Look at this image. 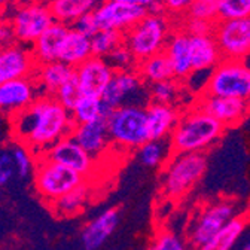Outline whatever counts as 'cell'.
I'll list each match as a JSON object with an SVG mask.
<instances>
[{
	"label": "cell",
	"instance_id": "6da1fadb",
	"mask_svg": "<svg viewBox=\"0 0 250 250\" xmlns=\"http://www.w3.org/2000/svg\"><path fill=\"white\" fill-rule=\"evenodd\" d=\"M11 128L15 142L28 147L35 158H39L61 139L72 136L75 122L70 112L54 97L41 96L11 118Z\"/></svg>",
	"mask_w": 250,
	"mask_h": 250
},
{
	"label": "cell",
	"instance_id": "7a4b0ae2",
	"mask_svg": "<svg viewBox=\"0 0 250 250\" xmlns=\"http://www.w3.org/2000/svg\"><path fill=\"white\" fill-rule=\"evenodd\" d=\"M225 131L224 125L197 106L180 115L177 127L170 136L173 153H197L211 147Z\"/></svg>",
	"mask_w": 250,
	"mask_h": 250
},
{
	"label": "cell",
	"instance_id": "3957f363",
	"mask_svg": "<svg viewBox=\"0 0 250 250\" xmlns=\"http://www.w3.org/2000/svg\"><path fill=\"white\" fill-rule=\"evenodd\" d=\"M173 28V20L168 15L164 12H149L127 33H124V45L139 64L166 49Z\"/></svg>",
	"mask_w": 250,
	"mask_h": 250
},
{
	"label": "cell",
	"instance_id": "277c9868",
	"mask_svg": "<svg viewBox=\"0 0 250 250\" xmlns=\"http://www.w3.org/2000/svg\"><path fill=\"white\" fill-rule=\"evenodd\" d=\"M107 128L112 146L125 152L139 149L149 142L146 109L134 104H124L112 110L107 118Z\"/></svg>",
	"mask_w": 250,
	"mask_h": 250
},
{
	"label": "cell",
	"instance_id": "5b68a950",
	"mask_svg": "<svg viewBox=\"0 0 250 250\" xmlns=\"http://www.w3.org/2000/svg\"><path fill=\"white\" fill-rule=\"evenodd\" d=\"M206 168L207 158L204 152L173 153L163 173V192L171 200L183 197L203 177Z\"/></svg>",
	"mask_w": 250,
	"mask_h": 250
},
{
	"label": "cell",
	"instance_id": "8992f818",
	"mask_svg": "<svg viewBox=\"0 0 250 250\" xmlns=\"http://www.w3.org/2000/svg\"><path fill=\"white\" fill-rule=\"evenodd\" d=\"M200 94L250 100V67L238 60H222L211 70Z\"/></svg>",
	"mask_w": 250,
	"mask_h": 250
},
{
	"label": "cell",
	"instance_id": "52a82bcc",
	"mask_svg": "<svg viewBox=\"0 0 250 250\" xmlns=\"http://www.w3.org/2000/svg\"><path fill=\"white\" fill-rule=\"evenodd\" d=\"M86 179L88 177L81 173L43 158V156L36 160L35 188L36 192L49 204L76 189L78 186L86 182Z\"/></svg>",
	"mask_w": 250,
	"mask_h": 250
},
{
	"label": "cell",
	"instance_id": "ba28073f",
	"mask_svg": "<svg viewBox=\"0 0 250 250\" xmlns=\"http://www.w3.org/2000/svg\"><path fill=\"white\" fill-rule=\"evenodd\" d=\"M213 38L217 42L224 60L243 61L250 55V17L216 21Z\"/></svg>",
	"mask_w": 250,
	"mask_h": 250
},
{
	"label": "cell",
	"instance_id": "9c48e42d",
	"mask_svg": "<svg viewBox=\"0 0 250 250\" xmlns=\"http://www.w3.org/2000/svg\"><path fill=\"white\" fill-rule=\"evenodd\" d=\"M9 21L12 25L15 42L31 46L55 22V18L49 6L41 3H30L17 9Z\"/></svg>",
	"mask_w": 250,
	"mask_h": 250
},
{
	"label": "cell",
	"instance_id": "30bf717a",
	"mask_svg": "<svg viewBox=\"0 0 250 250\" xmlns=\"http://www.w3.org/2000/svg\"><path fill=\"white\" fill-rule=\"evenodd\" d=\"M146 14H149V11L145 8L122 3L118 0H104L94 11L100 30H115L119 33H127Z\"/></svg>",
	"mask_w": 250,
	"mask_h": 250
},
{
	"label": "cell",
	"instance_id": "8fae6325",
	"mask_svg": "<svg viewBox=\"0 0 250 250\" xmlns=\"http://www.w3.org/2000/svg\"><path fill=\"white\" fill-rule=\"evenodd\" d=\"M38 61L27 45L14 42L0 49V85L11 81L31 78L36 72Z\"/></svg>",
	"mask_w": 250,
	"mask_h": 250
},
{
	"label": "cell",
	"instance_id": "7c38bea8",
	"mask_svg": "<svg viewBox=\"0 0 250 250\" xmlns=\"http://www.w3.org/2000/svg\"><path fill=\"white\" fill-rule=\"evenodd\" d=\"M216 121H219L225 128H232L241 124L250 113V100L231 99V97H214L200 94L195 104Z\"/></svg>",
	"mask_w": 250,
	"mask_h": 250
},
{
	"label": "cell",
	"instance_id": "4fadbf2b",
	"mask_svg": "<svg viewBox=\"0 0 250 250\" xmlns=\"http://www.w3.org/2000/svg\"><path fill=\"white\" fill-rule=\"evenodd\" d=\"M232 214L234 206L228 201L211 204L206 210H203L189 232L191 246L200 249L203 244H206L231 221Z\"/></svg>",
	"mask_w": 250,
	"mask_h": 250
},
{
	"label": "cell",
	"instance_id": "5bb4252c",
	"mask_svg": "<svg viewBox=\"0 0 250 250\" xmlns=\"http://www.w3.org/2000/svg\"><path fill=\"white\" fill-rule=\"evenodd\" d=\"M42 156L57 164L69 167L85 177H89L91 173L94 171V167H96V160L72 136L61 139L58 143L49 147Z\"/></svg>",
	"mask_w": 250,
	"mask_h": 250
},
{
	"label": "cell",
	"instance_id": "9a60e30c",
	"mask_svg": "<svg viewBox=\"0 0 250 250\" xmlns=\"http://www.w3.org/2000/svg\"><path fill=\"white\" fill-rule=\"evenodd\" d=\"M41 97L35 78H22L0 85V113L15 116Z\"/></svg>",
	"mask_w": 250,
	"mask_h": 250
},
{
	"label": "cell",
	"instance_id": "2e32d148",
	"mask_svg": "<svg viewBox=\"0 0 250 250\" xmlns=\"http://www.w3.org/2000/svg\"><path fill=\"white\" fill-rule=\"evenodd\" d=\"M110 62L102 57H91L76 67V79L81 85L83 96L102 97L106 86L115 75Z\"/></svg>",
	"mask_w": 250,
	"mask_h": 250
},
{
	"label": "cell",
	"instance_id": "e0dca14e",
	"mask_svg": "<svg viewBox=\"0 0 250 250\" xmlns=\"http://www.w3.org/2000/svg\"><path fill=\"white\" fill-rule=\"evenodd\" d=\"M164 52L171 62L174 79L180 82L189 79V76L194 73V69L189 48V33L183 27L179 25L177 28H173Z\"/></svg>",
	"mask_w": 250,
	"mask_h": 250
},
{
	"label": "cell",
	"instance_id": "ac0fdd59",
	"mask_svg": "<svg viewBox=\"0 0 250 250\" xmlns=\"http://www.w3.org/2000/svg\"><path fill=\"white\" fill-rule=\"evenodd\" d=\"M72 137L92 156L94 160L104 155L107 149L112 146L107 119L102 118L89 124L75 125L72 131Z\"/></svg>",
	"mask_w": 250,
	"mask_h": 250
},
{
	"label": "cell",
	"instance_id": "d6986e66",
	"mask_svg": "<svg viewBox=\"0 0 250 250\" xmlns=\"http://www.w3.org/2000/svg\"><path fill=\"white\" fill-rule=\"evenodd\" d=\"M142 83L143 81L136 69L116 70L103 92L102 100L109 109L115 110L124 106L125 99L131 96V94H134L142 86Z\"/></svg>",
	"mask_w": 250,
	"mask_h": 250
},
{
	"label": "cell",
	"instance_id": "ffe728a7",
	"mask_svg": "<svg viewBox=\"0 0 250 250\" xmlns=\"http://www.w3.org/2000/svg\"><path fill=\"white\" fill-rule=\"evenodd\" d=\"M75 76H76V69L60 60L38 64L36 72L33 75L39 86L41 96H51V97H54V94Z\"/></svg>",
	"mask_w": 250,
	"mask_h": 250
},
{
	"label": "cell",
	"instance_id": "44dd1931",
	"mask_svg": "<svg viewBox=\"0 0 250 250\" xmlns=\"http://www.w3.org/2000/svg\"><path fill=\"white\" fill-rule=\"evenodd\" d=\"M146 115L150 140H164L171 136L180 119V113L173 104L150 103L146 107Z\"/></svg>",
	"mask_w": 250,
	"mask_h": 250
},
{
	"label": "cell",
	"instance_id": "7402d4cb",
	"mask_svg": "<svg viewBox=\"0 0 250 250\" xmlns=\"http://www.w3.org/2000/svg\"><path fill=\"white\" fill-rule=\"evenodd\" d=\"M189 48L194 73L213 70L224 60L213 35H189Z\"/></svg>",
	"mask_w": 250,
	"mask_h": 250
},
{
	"label": "cell",
	"instance_id": "603a6c76",
	"mask_svg": "<svg viewBox=\"0 0 250 250\" xmlns=\"http://www.w3.org/2000/svg\"><path fill=\"white\" fill-rule=\"evenodd\" d=\"M69 33V27L61 22H54L45 33L31 45V52H33L38 64L49 61L60 60L62 43L66 41V36Z\"/></svg>",
	"mask_w": 250,
	"mask_h": 250
},
{
	"label": "cell",
	"instance_id": "cb8c5ba5",
	"mask_svg": "<svg viewBox=\"0 0 250 250\" xmlns=\"http://www.w3.org/2000/svg\"><path fill=\"white\" fill-rule=\"evenodd\" d=\"M119 222V213L116 208L103 211L99 217L91 221L82 231V244L85 250H97L112 235Z\"/></svg>",
	"mask_w": 250,
	"mask_h": 250
},
{
	"label": "cell",
	"instance_id": "d4e9b609",
	"mask_svg": "<svg viewBox=\"0 0 250 250\" xmlns=\"http://www.w3.org/2000/svg\"><path fill=\"white\" fill-rule=\"evenodd\" d=\"M104 0H51L48 5L55 21L61 24H75L82 17L96 11Z\"/></svg>",
	"mask_w": 250,
	"mask_h": 250
},
{
	"label": "cell",
	"instance_id": "484cf974",
	"mask_svg": "<svg viewBox=\"0 0 250 250\" xmlns=\"http://www.w3.org/2000/svg\"><path fill=\"white\" fill-rule=\"evenodd\" d=\"M92 57V48H91V38L85 36L76 28L70 27L69 33L66 36V41L62 43L60 61L66 62L69 66H73L75 69L85 62L88 58Z\"/></svg>",
	"mask_w": 250,
	"mask_h": 250
},
{
	"label": "cell",
	"instance_id": "4316f807",
	"mask_svg": "<svg viewBox=\"0 0 250 250\" xmlns=\"http://www.w3.org/2000/svg\"><path fill=\"white\" fill-rule=\"evenodd\" d=\"M136 70L140 75L142 81L149 85L158 83L163 81H168V79H174L171 62L164 51L139 62Z\"/></svg>",
	"mask_w": 250,
	"mask_h": 250
},
{
	"label": "cell",
	"instance_id": "83f0119b",
	"mask_svg": "<svg viewBox=\"0 0 250 250\" xmlns=\"http://www.w3.org/2000/svg\"><path fill=\"white\" fill-rule=\"evenodd\" d=\"M112 109H109L103 103L102 97H92V96H83L70 112L75 125L89 124L102 118L107 119Z\"/></svg>",
	"mask_w": 250,
	"mask_h": 250
},
{
	"label": "cell",
	"instance_id": "f1b7e54d",
	"mask_svg": "<svg viewBox=\"0 0 250 250\" xmlns=\"http://www.w3.org/2000/svg\"><path fill=\"white\" fill-rule=\"evenodd\" d=\"M89 197L91 188L88 182H85L81 186H78L76 189L51 203V207L57 216H76L89 201Z\"/></svg>",
	"mask_w": 250,
	"mask_h": 250
},
{
	"label": "cell",
	"instance_id": "f546056e",
	"mask_svg": "<svg viewBox=\"0 0 250 250\" xmlns=\"http://www.w3.org/2000/svg\"><path fill=\"white\" fill-rule=\"evenodd\" d=\"M244 228H246L244 217H232L213 238H210L206 244H203L197 250H231V247L243 234Z\"/></svg>",
	"mask_w": 250,
	"mask_h": 250
},
{
	"label": "cell",
	"instance_id": "4dcf8cb0",
	"mask_svg": "<svg viewBox=\"0 0 250 250\" xmlns=\"http://www.w3.org/2000/svg\"><path fill=\"white\" fill-rule=\"evenodd\" d=\"M124 45V33L115 30H99L91 38V48L94 57L107 58L115 49Z\"/></svg>",
	"mask_w": 250,
	"mask_h": 250
},
{
	"label": "cell",
	"instance_id": "1f68e13d",
	"mask_svg": "<svg viewBox=\"0 0 250 250\" xmlns=\"http://www.w3.org/2000/svg\"><path fill=\"white\" fill-rule=\"evenodd\" d=\"M170 145H166L164 140H149L137 149L139 161L145 167H158L168 161Z\"/></svg>",
	"mask_w": 250,
	"mask_h": 250
},
{
	"label": "cell",
	"instance_id": "d6a6232c",
	"mask_svg": "<svg viewBox=\"0 0 250 250\" xmlns=\"http://www.w3.org/2000/svg\"><path fill=\"white\" fill-rule=\"evenodd\" d=\"M250 17V0H217V21Z\"/></svg>",
	"mask_w": 250,
	"mask_h": 250
},
{
	"label": "cell",
	"instance_id": "836d02e7",
	"mask_svg": "<svg viewBox=\"0 0 250 250\" xmlns=\"http://www.w3.org/2000/svg\"><path fill=\"white\" fill-rule=\"evenodd\" d=\"M180 83L182 82L177 79H168V81H163V82L150 85L149 96H150L152 103L173 104L179 96Z\"/></svg>",
	"mask_w": 250,
	"mask_h": 250
},
{
	"label": "cell",
	"instance_id": "e575fe53",
	"mask_svg": "<svg viewBox=\"0 0 250 250\" xmlns=\"http://www.w3.org/2000/svg\"><path fill=\"white\" fill-rule=\"evenodd\" d=\"M83 97V92L81 89V85L75 78H72L70 81H67L64 85H62L55 94H54V99L64 107L69 112L73 110V107L78 104V102Z\"/></svg>",
	"mask_w": 250,
	"mask_h": 250
},
{
	"label": "cell",
	"instance_id": "d590c367",
	"mask_svg": "<svg viewBox=\"0 0 250 250\" xmlns=\"http://www.w3.org/2000/svg\"><path fill=\"white\" fill-rule=\"evenodd\" d=\"M11 153L14 156V163H15V168H17L18 176L27 177L31 171L35 170L38 158H33L35 153L31 152L28 147H25L22 145H17Z\"/></svg>",
	"mask_w": 250,
	"mask_h": 250
},
{
	"label": "cell",
	"instance_id": "8d00e7d4",
	"mask_svg": "<svg viewBox=\"0 0 250 250\" xmlns=\"http://www.w3.org/2000/svg\"><path fill=\"white\" fill-rule=\"evenodd\" d=\"M186 17L216 22L217 21V0H194V3L191 5Z\"/></svg>",
	"mask_w": 250,
	"mask_h": 250
},
{
	"label": "cell",
	"instance_id": "74e56055",
	"mask_svg": "<svg viewBox=\"0 0 250 250\" xmlns=\"http://www.w3.org/2000/svg\"><path fill=\"white\" fill-rule=\"evenodd\" d=\"M147 250H186L183 241L170 231H161L155 235Z\"/></svg>",
	"mask_w": 250,
	"mask_h": 250
},
{
	"label": "cell",
	"instance_id": "f35d334b",
	"mask_svg": "<svg viewBox=\"0 0 250 250\" xmlns=\"http://www.w3.org/2000/svg\"><path fill=\"white\" fill-rule=\"evenodd\" d=\"M110 66L115 70H128V69H136L137 62L134 60V57L131 55V52L125 48V45H121L118 49H115L107 58H106Z\"/></svg>",
	"mask_w": 250,
	"mask_h": 250
},
{
	"label": "cell",
	"instance_id": "ab89813d",
	"mask_svg": "<svg viewBox=\"0 0 250 250\" xmlns=\"http://www.w3.org/2000/svg\"><path fill=\"white\" fill-rule=\"evenodd\" d=\"M194 3V0H161V8L166 15H168L171 20L174 17L182 20L188 15L191 5Z\"/></svg>",
	"mask_w": 250,
	"mask_h": 250
},
{
	"label": "cell",
	"instance_id": "60d3db41",
	"mask_svg": "<svg viewBox=\"0 0 250 250\" xmlns=\"http://www.w3.org/2000/svg\"><path fill=\"white\" fill-rule=\"evenodd\" d=\"M180 22H182L180 27H183L191 36H194V35H213L214 22H211V21H204V20L186 17Z\"/></svg>",
	"mask_w": 250,
	"mask_h": 250
},
{
	"label": "cell",
	"instance_id": "b9f144b4",
	"mask_svg": "<svg viewBox=\"0 0 250 250\" xmlns=\"http://www.w3.org/2000/svg\"><path fill=\"white\" fill-rule=\"evenodd\" d=\"M17 171L12 153L0 155V186H5Z\"/></svg>",
	"mask_w": 250,
	"mask_h": 250
},
{
	"label": "cell",
	"instance_id": "7bdbcfd3",
	"mask_svg": "<svg viewBox=\"0 0 250 250\" xmlns=\"http://www.w3.org/2000/svg\"><path fill=\"white\" fill-rule=\"evenodd\" d=\"M72 27L76 28L78 31H81V33H83V35L88 36V38H92V36L96 35L97 31L100 30V27H99V24H97V20H96V17H94V12H91V14L82 17V18L78 20Z\"/></svg>",
	"mask_w": 250,
	"mask_h": 250
},
{
	"label": "cell",
	"instance_id": "ee69618b",
	"mask_svg": "<svg viewBox=\"0 0 250 250\" xmlns=\"http://www.w3.org/2000/svg\"><path fill=\"white\" fill-rule=\"evenodd\" d=\"M15 42V36L12 31V25L11 21L0 17V49L11 45Z\"/></svg>",
	"mask_w": 250,
	"mask_h": 250
},
{
	"label": "cell",
	"instance_id": "f6af8a7d",
	"mask_svg": "<svg viewBox=\"0 0 250 250\" xmlns=\"http://www.w3.org/2000/svg\"><path fill=\"white\" fill-rule=\"evenodd\" d=\"M118 2L134 5V6H140V8L147 9L149 12H163L161 0H118Z\"/></svg>",
	"mask_w": 250,
	"mask_h": 250
},
{
	"label": "cell",
	"instance_id": "bcb514c9",
	"mask_svg": "<svg viewBox=\"0 0 250 250\" xmlns=\"http://www.w3.org/2000/svg\"><path fill=\"white\" fill-rule=\"evenodd\" d=\"M9 2L11 0H0V17H3V12L9 6Z\"/></svg>",
	"mask_w": 250,
	"mask_h": 250
},
{
	"label": "cell",
	"instance_id": "7dc6e473",
	"mask_svg": "<svg viewBox=\"0 0 250 250\" xmlns=\"http://www.w3.org/2000/svg\"><path fill=\"white\" fill-rule=\"evenodd\" d=\"M244 250H250V241L244 246Z\"/></svg>",
	"mask_w": 250,
	"mask_h": 250
}]
</instances>
